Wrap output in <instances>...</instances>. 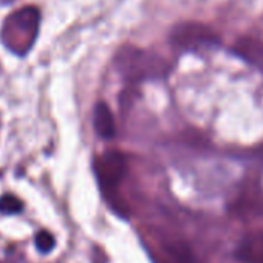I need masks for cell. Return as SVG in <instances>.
Listing matches in <instances>:
<instances>
[{
    "instance_id": "obj_6",
    "label": "cell",
    "mask_w": 263,
    "mask_h": 263,
    "mask_svg": "<svg viewBox=\"0 0 263 263\" xmlns=\"http://www.w3.org/2000/svg\"><path fill=\"white\" fill-rule=\"evenodd\" d=\"M234 53L255 67H263V44L252 37H241L234 45Z\"/></svg>"
},
{
    "instance_id": "obj_4",
    "label": "cell",
    "mask_w": 263,
    "mask_h": 263,
    "mask_svg": "<svg viewBox=\"0 0 263 263\" xmlns=\"http://www.w3.org/2000/svg\"><path fill=\"white\" fill-rule=\"evenodd\" d=\"M125 158L118 151H108L105 152L98 164H96V174L99 178V183L104 191H115L121 180L125 175Z\"/></svg>"
},
{
    "instance_id": "obj_2",
    "label": "cell",
    "mask_w": 263,
    "mask_h": 263,
    "mask_svg": "<svg viewBox=\"0 0 263 263\" xmlns=\"http://www.w3.org/2000/svg\"><path fill=\"white\" fill-rule=\"evenodd\" d=\"M41 16L36 8L28 7L14 13L5 24L2 39L14 53H25L37 36Z\"/></svg>"
},
{
    "instance_id": "obj_8",
    "label": "cell",
    "mask_w": 263,
    "mask_h": 263,
    "mask_svg": "<svg viewBox=\"0 0 263 263\" xmlns=\"http://www.w3.org/2000/svg\"><path fill=\"white\" fill-rule=\"evenodd\" d=\"M24 209V203L14 197V195H4L0 198V212H4L7 215H13V214H19Z\"/></svg>"
},
{
    "instance_id": "obj_7",
    "label": "cell",
    "mask_w": 263,
    "mask_h": 263,
    "mask_svg": "<svg viewBox=\"0 0 263 263\" xmlns=\"http://www.w3.org/2000/svg\"><path fill=\"white\" fill-rule=\"evenodd\" d=\"M237 258L243 263H263V234L245 238L237 249Z\"/></svg>"
},
{
    "instance_id": "obj_5",
    "label": "cell",
    "mask_w": 263,
    "mask_h": 263,
    "mask_svg": "<svg viewBox=\"0 0 263 263\" xmlns=\"http://www.w3.org/2000/svg\"><path fill=\"white\" fill-rule=\"evenodd\" d=\"M93 125L98 137L102 140H111L116 135V127H115V118L110 110V107L105 102H98L93 111Z\"/></svg>"
},
{
    "instance_id": "obj_3",
    "label": "cell",
    "mask_w": 263,
    "mask_h": 263,
    "mask_svg": "<svg viewBox=\"0 0 263 263\" xmlns=\"http://www.w3.org/2000/svg\"><path fill=\"white\" fill-rule=\"evenodd\" d=\"M171 42L183 50H198L215 45L218 42V37L206 25L186 22L174 28L171 34Z\"/></svg>"
},
{
    "instance_id": "obj_1",
    "label": "cell",
    "mask_w": 263,
    "mask_h": 263,
    "mask_svg": "<svg viewBox=\"0 0 263 263\" xmlns=\"http://www.w3.org/2000/svg\"><path fill=\"white\" fill-rule=\"evenodd\" d=\"M115 68L127 81L137 82L163 78L167 71V64L155 53L127 45L116 53Z\"/></svg>"
},
{
    "instance_id": "obj_9",
    "label": "cell",
    "mask_w": 263,
    "mask_h": 263,
    "mask_svg": "<svg viewBox=\"0 0 263 263\" xmlns=\"http://www.w3.org/2000/svg\"><path fill=\"white\" fill-rule=\"evenodd\" d=\"M36 248L42 254H48L54 248V237L50 232H47V231H41L36 235Z\"/></svg>"
}]
</instances>
